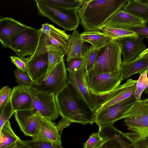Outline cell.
Wrapping results in <instances>:
<instances>
[{"label": "cell", "mask_w": 148, "mask_h": 148, "mask_svg": "<svg viewBox=\"0 0 148 148\" xmlns=\"http://www.w3.org/2000/svg\"><path fill=\"white\" fill-rule=\"evenodd\" d=\"M144 100V101L145 102H147V103H148V98L145 99L144 100Z\"/></svg>", "instance_id": "cell-45"}, {"label": "cell", "mask_w": 148, "mask_h": 148, "mask_svg": "<svg viewBox=\"0 0 148 148\" xmlns=\"http://www.w3.org/2000/svg\"><path fill=\"white\" fill-rule=\"evenodd\" d=\"M114 90L107 93L99 95H96L90 92L93 103V110L95 111L100 107Z\"/></svg>", "instance_id": "cell-39"}, {"label": "cell", "mask_w": 148, "mask_h": 148, "mask_svg": "<svg viewBox=\"0 0 148 148\" xmlns=\"http://www.w3.org/2000/svg\"><path fill=\"white\" fill-rule=\"evenodd\" d=\"M56 103L60 115L71 123L83 125L95 123V113L76 94L73 87L67 83L66 86L56 94Z\"/></svg>", "instance_id": "cell-2"}, {"label": "cell", "mask_w": 148, "mask_h": 148, "mask_svg": "<svg viewBox=\"0 0 148 148\" xmlns=\"http://www.w3.org/2000/svg\"><path fill=\"white\" fill-rule=\"evenodd\" d=\"M121 54L118 42L110 37L106 45L99 50L93 67L86 75V78L120 69L122 63Z\"/></svg>", "instance_id": "cell-3"}, {"label": "cell", "mask_w": 148, "mask_h": 148, "mask_svg": "<svg viewBox=\"0 0 148 148\" xmlns=\"http://www.w3.org/2000/svg\"><path fill=\"white\" fill-rule=\"evenodd\" d=\"M43 0L54 7L62 9L77 10L83 5L79 0Z\"/></svg>", "instance_id": "cell-29"}, {"label": "cell", "mask_w": 148, "mask_h": 148, "mask_svg": "<svg viewBox=\"0 0 148 148\" xmlns=\"http://www.w3.org/2000/svg\"><path fill=\"white\" fill-rule=\"evenodd\" d=\"M25 87L32 97V109L52 121L58 118L60 114L55 94L40 92L31 86Z\"/></svg>", "instance_id": "cell-6"}, {"label": "cell", "mask_w": 148, "mask_h": 148, "mask_svg": "<svg viewBox=\"0 0 148 148\" xmlns=\"http://www.w3.org/2000/svg\"><path fill=\"white\" fill-rule=\"evenodd\" d=\"M39 15L48 18L65 31H74L80 23L77 10L56 8L43 0H35Z\"/></svg>", "instance_id": "cell-4"}, {"label": "cell", "mask_w": 148, "mask_h": 148, "mask_svg": "<svg viewBox=\"0 0 148 148\" xmlns=\"http://www.w3.org/2000/svg\"><path fill=\"white\" fill-rule=\"evenodd\" d=\"M62 148H63L62 147Z\"/></svg>", "instance_id": "cell-46"}, {"label": "cell", "mask_w": 148, "mask_h": 148, "mask_svg": "<svg viewBox=\"0 0 148 148\" xmlns=\"http://www.w3.org/2000/svg\"><path fill=\"white\" fill-rule=\"evenodd\" d=\"M46 49L48 56V67L43 81L46 78L51 69L64 59V57L66 55L63 49L58 46L50 45L47 47Z\"/></svg>", "instance_id": "cell-27"}, {"label": "cell", "mask_w": 148, "mask_h": 148, "mask_svg": "<svg viewBox=\"0 0 148 148\" xmlns=\"http://www.w3.org/2000/svg\"><path fill=\"white\" fill-rule=\"evenodd\" d=\"M99 51L91 46L83 53L84 67L86 75L92 69Z\"/></svg>", "instance_id": "cell-30"}, {"label": "cell", "mask_w": 148, "mask_h": 148, "mask_svg": "<svg viewBox=\"0 0 148 148\" xmlns=\"http://www.w3.org/2000/svg\"><path fill=\"white\" fill-rule=\"evenodd\" d=\"M12 148H28L21 144L18 143L16 145Z\"/></svg>", "instance_id": "cell-42"}, {"label": "cell", "mask_w": 148, "mask_h": 148, "mask_svg": "<svg viewBox=\"0 0 148 148\" xmlns=\"http://www.w3.org/2000/svg\"><path fill=\"white\" fill-rule=\"evenodd\" d=\"M105 141L99 133L92 132L88 139L84 143L83 148H99Z\"/></svg>", "instance_id": "cell-35"}, {"label": "cell", "mask_w": 148, "mask_h": 148, "mask_svg": "<svg viewBox=\"0 0 148 148\" xmlns=\"http://www.w3.org/2000/svg\"><path fill=\"white\" fill-rule=\"evenodd\" d=\"M137 101L135 94L119 102L111 105L95 113V123L99 126L113 124L122 119L125 112Z\"/></svg>", "instance_id": "cell-9"}, {"label": "cell", "mask_w": 148, "mask_h": 148, "mask_svg": "<svg viewBox=\"0 0 148 148\" xmlns=\"http://www.w3.org/2000/svg\"><path fill=\"white\" fill-rule=\"evenodd\" d=\"M39 30L31 26L22 31L9 47L18 56H32L35 52L38 44Z\"/></svg>", "instance_id": "cell-10"}, {"label": "cell", "mask_w": 148, "mask_h": 148, "mask_svg": "<svg viewBox=\"0 0 148 148\" xmlns=\"http://www.w3.org/2000/svg\"><path fill=\"white\" fill-rule=\"evenodd\" d=\"M28 148H62V146L49 143L32 139L23 140H20L18 142Z\"/></svg>", "instance_id": "cell-33"}, {"label": "cell", "mask_w": 148, "mask_h": 148, "mask_svg": "<svg viewBox=\"0 0 148 148\" xmlns=\"http://www.w3.org/2000/svg\"><path fill=\"white\" fill-rule=\"evenodd\" d=\"M137 81V80L128 79L125 83L119 86L95 111V113L135 94Z\"/></svg>", "instance_id": "cell-19"}, {"label": "cell", "mask_w": 148, "mask_h": 148, "mask_svg": "<svg viewBox=\"0 0 148 148\" xmlns=\"http://www.w3.org/2000/svg\"><path fill=\"white\" fill-rule=\"evenodd\" d=\"M122 134L129 142V148H148V135H142L132 132H122Z\"/></svg>", "instance_id": "cell-28"}, {"label": "cell", "mask_w": 148, "mask_h": 148, "mask_svg": "<svg viewBox=\"0 0 148 148\" xmlns=\"http://www.w3.org/2000/svg\"><path fill=\"white\" fill-rule=\"evenodd\" d=\"M10 99L14 112L32 109V97L25 87L18 85L14 87Z\"/></svg>", "instance_id": "cell-20"}, {"label": "cell", "mask_w": 148, "mask_h": 148, "mask_svg": "<svg viewBox=\"0 0 148 148\" xmlns=\"http://www.w3.org/2000/svg\"><path fill=\"white\" fill-rule=\"evenodd\" d=\"M98 132L105 141L99 148H123L122 132L115 128L113 124L99 127Z\"/></svg>", "instance_id": "cell-22"}, {"label": "cell", "mask_w": 148, "mask_h": 148, "mask_svg": "<svg viewBox=\"0 0 148 148\" xmlns=\"http://www.w3.org/2000/svg\"><path fill=\"white\" fill-rule=\"evenodd\" d=\"M39 39L37 49L31 58L46 53V47L50 45L58 46L62 48L66 54L69 37L65 30H62L48 23L42 24L38 29Z\"/></svg>", "instance_id": "cell-5"}, {"label": "cell", "mask_w": 148, "mask_h": 148, "mask_svg": "<svg viewBox=\"0 0 148 148\" xmlns=\"http://www.w3.org/2000/svg\"><path fill=\"white\" fill-rule=\"evenodd\" d=\"M0 148H12L21 140L12 130L9 121L0 130Z\"/></svg>", "instance_id": "cell-25"}, {"label": "cell", "mask_w": 148, "mask_h": 148, "mask_svg": "<svg viewBox=\"0 0 148 148\" xmlns=\"http://www.w3.org/2000/svg\"><path fill=\"white\" fill-rule=\"evenodd\" d=\"M120 70L122 81L135 74L148 70V48L136 59L122 63Z\"/></svg>", "instance_id": "cell-21"}, {"label": "cell", "mask_w": 148, "mask_h": 148, "mask_svg": "<svg viewBox=\"0 0 148 148\" xmlns=\"http://www.w3.org/2000/svg\"><path fill=\"white\" fill-rule=\"evenodd\" d=\"M148 70L140 73V76L136 84L135 96L137 100H140L141 96L148 86Z\"/></svg>", "instance_id": "cell-32"}, {"label": "cell", "mask_w": 148, "mask_h": 148, "mask_svg": "<svg viewBox=\"0 0 148 148\" xmlns=\"http://www.w3.org/2000/svg\"><path fill=\"white\" fill-rule=\"evenodd\" d=\"M15 119L21 130L26 136H34L39 123L43 118L38 112L33 109L15 111Z\"/></svg>", "instance_id": "cell-14"}, {"label": "cell", "mask_w": 148, "mask_h": 148, "mask_svg": "<svg viewBox=\"0 0 148 148\" xmlns=\"http://www.w3.org/2000/svg\"><path fill=\"white\" fill-rule=\"evenodd\" d=\"M83 3L77 12L84 31H101V28L128 0H79Z\"/></svg>", "instance_id": "cell-1"}, {"label": "cell", "mask_w": 148, "mask_h": 148, "mask_svg": "<svg viewBox=\"0 0 148 148\" xmlns=\"http://www.w3.org/2000/svg\"><path fill=\"white\" fill-rule=\"evenodd\" d=\"M146 21L145 27L143 28H131L128 29L130 30L135 32L137 34L140 35L143 38L148 39V19Z\"/></svg>", "instance_id": "cell-41"}, {"label": "cell", "mask_w": 148, "mask_h": 148, "mask_svg": "<svg viewBox=\"0 0 148 148\" xmlns=\"http://www.w3.org/2000/svg\"><path fill=\"white\" fill-rule=\"evenodd\" d=\"M145 94H148V86L145 90Z\"/></svg>", "instance_id": "cell-44"}, {"label": "cell", "mask_w": 148, "mask_h": 148, "mask_svg": "<svg viewBox=\"0 0 148 148\" xmlns=\"http://www.w3.org/2000/svg\"><path fill=\"white\" fill-rule=\"evenodd\" d=\"M121 10L143 19H148V7L140 0H128Z\"/></svg>", "instance_id": "cell-26"}, {"label": "cell", "mask_w": 148, "mask_h": 148, "mask_svg": "<svg viewBox=\"0 0 148 148\" xmlns=\"http://www.w3.org/2000/svg\"><path fill=\"white\" fill-rule=\"evenodd\" d=\"M143 39L137 34L116 39L119 44L123 56L122 63L136 59L145 50L146 45L142 42Z\"/></svg>", "instance_id": "cell-12"}, {"label": "cell", "mask_w": 148, "mask_h": 148, "mask_svg": "<svg viewBox=\"0 0 148 148\" xmlns=\"http://www.w3.org/2000/svg\"><path fill=\"white\" fill-rule=\"evenodd\" d=\"M28 26L10 17L0 19V41L3 49L9 47L20 33Z\"/></svg>", "instance_id": "cell-13"}, {"label": "cell", "mask_w": 148, "mask_h": 148, "mask_svg": "<svg viewBox=\"0 0 148 148\" xmlns=\"http://www.w3.org/2000/svg\"><path fill=\"white\" fill-rule=\"evenodd\" d=\"M68 72L67 83L73 87L77 95L93 109L92 102L88 88L86 74L84 67L77 72Z\"/></svg>", "instance_id": "cell-17"}, {"label": "cell", "mask_w": 148, "mask_h": 148, "mask_svg": "<svg viewBox=\"0 0 148 148\" xmlns=\"http://www.w3.org/2000/svg\"><path fill=\"white\" fill-rule=\"evenodd\" d=\"M12 62L16 67L17 69L23 72L27 73L28 62L30 56L27 58L18 56H10Z\"/></svg>", "instance_id": "cell-37"}, {"label": "cell", "mask_w": 148, "mask_h": 148, "mask_svg": "<svg viewBox=\"0 0 148 148\" xmlns=\"http://www.w3.org/2000/svg\"><path fill=\"white\" fill-rule=\"evenodd\" d=\"M68 75L64 59L51 70L46 78L39 85L31 86L38 91L56 94L66 85Z\"/></svg>", "instance_id": "cell-7"}, {"label": "cell", "mask_w": 148, "mask_h": 148, "mask_svg": "<svg viewBox=\"0 0 148 148\" xmlns=\"http://www.w3.org/2000/svg\"><path fill=\"white\" fill-rule=\"evenodd\" d=\"M80 35L83 42H89L92 47L98 50L106 45L110 38L104 33L99 31H84Z\"/></svg>", "instance_id": "cell-24"}, {"label": "cell", "mask_w": 148, "mask_h": 148, "mask_svg": "<svg viewBox=\"0 0 148 148\" xmlns=\"http://www.w3.org/2000/svg\"><path fill=\"white\" fill-rule=\"evenodd\" d=\"M101 30L111 38L114 40L137 34L135 32L127 29L113 28L104 26L102 27Z\"/></svg>", "instance_id": "cell-31"}, {"label": "cell", "mask_w": 148, "mask_h": 148, "mask_svg": "<svg viewBox=\"0 0 148 148\" xmlns=\"http://www.w3.org/2000/svg\"><path fill=\"white\" fill-rule=\"evenodd\" d=\"M61 132L57 123L43 117L39 123L35 135L32 138L34 140L45 141L62 146Z\"/></svg>", "instance_id": "cell-16"}, {"label": "cell", "mask_w": 148, "mask_h": 148, "mask_svg": "<svg viewBox=\"0 0 148 148\" xmlns=\"http://www.w3.org/2000/svg\"><path fill=\"white\" fill-rule=\"evenodd\" d=\"M140 1L144 3L146 6L148 7V0H140Z\"/></svg>", "instance_id": "cell-43"}, {"label": "cell", "mask_w": 148, "mask_h": 148, "mask_svg": "<svg viewBox=\"0 0 148 148\" xmlns=\"http://www.w3.org/2000/svg\"><path fill=\"white\" fill-rule=\"evenodd\" d=\"M129 118V125L140 131L148 130V103L144 100H137L123 115L122 119Z\"/></svg>", "instance_id": "cell-11"}, {"label": "cell", "mask_w": 148, "mask_h": 148, "mask_svg": "<svg viewBox=\"0 0 148 148\" xmlns=\"http://www.w3.org/2000/svg\"><path fill=\"white\" fill-rule=\"evenodd\" d=\"M11 89L8 86L3 87L0 90V109L10 99Z\"/></svg>", "instance_id": "cell-40"}, {"label": "cell", "mask_w": 148, "mask_h": 148, "mask_svg": "<svg viewBox=\"0 0 148 148\" xmlns=\"http://www.w3.org/2000/svg\"><path fill=\"white\" fill-rule=\"evenodd\" d=\"M86 79L90 92L96 95L114 90L120 85L122 81L120 69L98 74Z\"/></svg>", "instance_id": "cell-8"}, {"label": "cell", "mask_w": 148, "mask_h": 148, "mask_svg": "<svg viewBox=\"0 0 148 148\" xmlns=\"http://www.w3.org/2000/svg\"><path fill=\"white\" fill-rule=\"evenodd\" d=\"M14 73L16 81L19 85L28 87L33 85L32 80L27 73L23 72L17 69L15 70Z\"/></svg>", "instance_id": "cell-36"}, {"label": "cell", "mask_w": 148, "mask_h": 148, "mask_svg": "<svg viewBox=\"0 0 148 148\" xmlns=\"http://www.w3.org/2000/svg\"><path fill=\"white\" fill-rule=\"evenodd\" d=\"M0 110V130L8 121L14 113L11 102L9 99L4 104Z\"/></svg>", "instance_id": "cell-34"}, {"label": "cell", "mask_w": 148, "mask_h": 148, "mask_svg": "<svg viewBox=\"0 0 148 148\" xmlns=\"http://www.w3.org/2000/svg\"><path fill=\"white\" fill-rule=\"evenodd\" d=\"M84 43L78 30L73 31L69 34L68 48L65 55L66 62L73 58L82 57Z\"/></svg>", "instance_id": "cell-23"}, {"label": "cell", "mask_w": 148, "mask_h": 148, "mask_svg": "<svg viewBox=\"0 0 148 148\" xmlns=\"http://www.w3.org/2000/svg\"><path fill=\"white\" fill-rule=\"evenodd\" d=\"M146 22L145 20L120 10L114 13L102 26L120 29L143 28Z\"/></svg>", "instance_id": "cell-15"}, {"label": "cell", "mask_w": 148, "mask_h": 148, "mask_svg": "<svg viewBox=\"0 0 148 148\" xmlns=\"http://www.w3.org/2000/svg\"><path fill=\"white\" fill-rule=\"evenodd\" d=\"M66 70L68 72H75L78 71L84 67L83 58H75L67 62Z\"/></svg>", "instance_id": "cell-38"}, {"label": "cell", "mask_w": 148, "mask_h": 148, "mask_svg": "<svg viewBox=\"0 0 148 148\" xmlns=\"http://www.w3.org/2000/svg\"><path fill=\"white\" fill-rule=\"evenodd\" d=\"M30 57L28 63L27 73L32 80V85H39L47 71L48 54L46 52L33 58Z\"/></svg>", "instance_id": "cell-18"}]
</instances>
